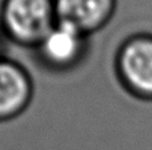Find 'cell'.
Masks as SVG:
<instances>
[{"mask_svg":"<svg viewBox=\"0 0 152 150\" xmlns=\"http://www.w3.org/2000/svg\"><path fill=\"white\" fill-rule=\"evenodd\" d=\"M58 23L53 0H3L0 28L7 41L34 49Z\"/></svg>","mask_w":152,"mask_h":150,"instance_id":"6da1fadb","label":"cell"},{"mask_svg":"<svg viewBox=\"0 0 152 150\" xmlns=\"http://www.w3.org/2000/svg\"><path fill=\"white\" fill-rule=\"evenodd\" d=\"M43 68L66 73L77 68L88 52V36L63 23H56L32 49Z\"/></svg>","mask_w":152,"mask_h":150,"instance_id":"7a4b0ae2","label":"cell"},{"mask_svg":"<svg viewBox=\"0 0 152 150\" xmlns=\"http://www.w3.org/2000/svg\"><path fill=\"white\" fill-rule=\"evenodd\" d=\"M34 80L19 61L0 57V124L18 118L31 105Z\"/></svg>","mask_w":152,"mask_h":150,"instance_id":"3957f363","label":"cell"},{"mask_svg":"<svg viewBox=\"0 0 152 150\" xmlns=\"http://www.w3.org/2000/svg\"><path fill=\"white\" fill-rule=\"evenodd\" d=\"M123 85L135 94H152V39L136 37L123 45L116 58Z\"/></svg>","mask_w":152,"mask_h":150,"instance_id":"277c9868","label":"cell"},{"mask_svg":"<svg viewBox=\"0 0 152 150\" xmlns=\"http://www.w3.org/2000/svg\"><path fill=\"white\" fill-rule=\"evenodd\" d=\"M56 19L89 36L111 20L116 0H53Z\"/></svg>","mask_w":152,"mask_h":150,"instance_id":"5b68a950","label":"cell"},{"mask_svg":"<svg viewBox=\"0 0 152 150\" xmlns=\"http://www.w3.org/2000/svg\"><path fill=\"white\" fill-rule=\"evenodd\" d=\"M5 43H7V39H5V36H4V33H3L1 28H0V57H3V56H4Z\"/></svg>","mask_w":152,"mask_h":150,"instance_id":"8992f818","label":"cell"}]
</instances>
